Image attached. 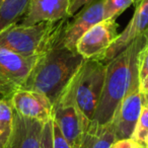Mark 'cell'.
Instances as JSON below:
<instances>
[{
  "label": "cell",
  "instance_id": "obj_1",
  "mask_svg": "<svg viewBox=\"0 0 148 148\" xmlns=\"http://www.w3.org/2000/svg\"><path fill=\"white\" fill-rule=\"evenodd\" d=\"M84 61L78 52L64 45L61 36L51 48L37 58L23 88L42 93L53 105Z\"/></svg>",
  "mask_w": 148,
  "mask_h": 148
},
{
  "label": "cell",
  "instance_id": "obj_2",
  "mask_svg": "<svg viewBox=\"0 0 148 148\" xmlns=\"http://www.w3.org/2000/svg\"><path fill=\"white\" fill-rule=\"evenodd\" d=\"M147 43L148 32L132 41L119 55L108 62L103 92L91 124L106 125L112 121L116 110L138 74V55Z\"/></svg>",
  "mask_w": 148,
  "mask_h": 148
},
{
  "label": "cell",
  "instance_id": "obj_3",
  "mask_svg": "<svg viewBox=\"0 0 148 148\" xmlns=\"http://www.w3.org/2000/svg\"><path fill=\"white\" fill-rule=\"evenodd\" d=\"M67 18L42 21L32 25H9L0 32V48L23 57H39L62 36Z\"/></svg>",
  "mask_w": 148,
  "mask_h": 148
},
{
  "label": "cell",
  "instance_id": "obj_4",
  "mask_svg": "<svg viewBox=\"0 0 148 148\" xmlns=\"http://www.w3.org/2000/svg\"><path fill=\"white\" fill-rule=\"evenodd\" d=\"M108 62L85 60L74 76V99L86 122L91 125L103 92Z\"/></svg>",
  "mask_w": 148,
  "mask_h": 148
},
{
  "label": "cell",
  "instance_id": "obj_5",
  "mask_svg": "<svg viewBox=\"0 0 148 148\" xmlns=\"http://www.w3.org/2000/svg\"><path fill=\"white\" fill-rule=\"evenodd\" d=\"M52 117L61 133L73 148H79L83 137L90 127L74 99V77L53 103Z\"/></svg>",
  "mask_w": 148,
  "mask_h": 148
},
{
  "label": "cell",
  "instance_id": "obj_6",
  "mask_svg": "<svg viewBox=\"0 0 148 148\" xmlns=\"http://www.w3.org/2000/svg\"><path fill=\"white\" fill-rule=\"evenodd\" d=\"M38 57H23L0 48V99L10 101L16 90L23 88Z\"/></svg>",
  "mask_w": 148,
  "mask_h": 148
},
{
  "label": "cell",
  "instance_id": "obj_7",
  "mask_svg": "<svg viewBox=\"0 0 148 148\" xmlns=\"http://www.w3.org/2000/svg\"><path fill=\"white\" fill-rule=\"evenodd\" d=\"M143 103V95L139 90L138 74L131 87L116 110L111 123L115 132L116 140L130 139L140 117Z\"/></svg>",
  "mask_w": 148,
  "mask_h": 148
},
{
  "label": "cell",
  "instance_id": "obj_8",
  "mask_svg": "<svg viewBox=\"0 0 148 148\" xmlns=\"http://www.w3.org/2000/svg\"><path fill=\"white\" fill-rule=\"evenodd\" d=\"M116 19H103L88 29L76 43V51L85 60H97L118 38Z\"/></svg>",
  "mask_w": 148,
  "mask_h": 148
},
{
  "label": "cell",
  "instance_id": "obj_9",
  "mask_svg": "<svg viewBox=\"0 0 148 148\" xmlns=\"http://www.w3.org/2000/svg\"><path fill=\"white\" fill-rule=\"evenodd\" d=\"M103 0H97L81 9L75 14L71 23H66L64 27L62 41L63 44L72 51H76L78 40L95 25L103 21Z\"/></svg>",
  "mask_w": 148,
  "mask_h": 148
},
{
  "label": "cell",
  "instance_id": "obj_10",
  "mask_svg": "<svg viewBox=\"0 0 148 148\" xmlns=\"http://www.w3.org/2000/svg\"><path fill=\"white\" fill-rule=\"evenodd\" d=\"M148 32V0H142L135 7L133 17L126 29L119 34L113 45L97 60L109 62L119 55L127 46H129L138 37Z\"/></svg>",
  "mask_w": 148,
  "mask_h": 148
},
{
  "label": "cell",
  "instance_id": "obj_11",
  "mask_svg": "<svg viewBox=\"0 0 148 148\" xmlns=\"http://www.w3.org/2000/svg\"><path fill=\"white\" fill-rule=\"evenodd\" d=\"M10 103L13 111L21 117L46 122L52 118L53 105L44 95L21 88L12 95Z\"/></svg>",
  "mask_w": 148,
  "mask_h": 148
},
{
  "label": "cell",
  "instance_id": "obj_12",
  "mask_svg": "<svg viewBox=\"0 0 148 148\" xmlns=\"http://www.w3.org/2000/svg\"><path fill=\"white\" fill-rule=\"evenodd\" d=\"M70 0H31L21 25L58 21L69 17Z\"/></svg>",
  "mask_w": 148,
  "mask_h": 148
},
{
  "label": "cell",
  "instance_id": "obj_13",
  "mask_svg": "<svg viewBox=\"0 0 148 148\" xmlns=\"http://www.w3.org/2000/svg\"><path fill=\"white\" fill-rule=\"evenodd\" d=\"M44 123L21 117L13 111V131L7 148H41Z\"/></svg>",
  "mask_w": 148,
  "mask_h": 148
},
{
  "label": "cell",
  "instance_id": "obj_14",
  "mask_svg": "<svg viewBox=\"0 0 148 148\" xmlns=\"http://www.w3.org/2000/svg\"><path fill=\"white\" fill-rule=\"evenodd\" d=\"M115 141V132L111 122L106 125L91 124L79 148H112Z\"/></svg>",
  "mask_w": 148,
  "mask_h": 148
},
{
  "label": "cell",
  "instance_id": "obj_15",
  "mask_svg": "<svg viewBox=\"0 0 148 148\" xmlns=\"http://www.w3.org/2000/svg\"><path fill=\"white\" fill-rule=\"evenodd\" d=\"M31 0H1L0 1V32L14 25L27 11Z\"/></svg>",
  "mask_w": 148,
  "mask_h": 148
},
{
  "label": "cell",
  "instance_id": "obj_16",
  "mask_svg": "<svg viewBox=\"0 0 148 148\" xmlns=\"http://www.w3.org/2000/svg\"><path fill=\"white\" fill-rule=\"evenodd\" d=\"M13 131V109L9 101L0 99V148H7Z\"/></svg>",
  "mask_w": 148,
  "mask_h": 148
},
{
  "label": "cell",
  "instance_id": "obj_17",
  "mask_svg": "<svg viewBox=\"0 0 148 148\" xmlns=\"http://www.w3.org/2000/svg\"><path fill=\"white\" fill-rule=\"evenodd\" d=\"M148 135V99L145 95H143V103L142 110L138 122L136 124L135 130L131 136V139L135 143L143 145L144 140Z\"/></svg>",
  "mask_w": 148,
  "mask_h": 148
},
{
  "label": "cell",
  "instance_id": "obj_18",
  "mask_svg": "<svg viewBox=\"0 0 148 148\" xmlns=\"http://www.w3.org/2000/svg\"><path fill=\"white\" fill-rule=\"evenodd\" d=\"M137 68L139 90L142 95H148V43L138 55Z\"/></svg>",
  "mask_w": 148,
  "mask_h": 148
},
{
  "label": "cell",
  "instance_id": "obj_19",
  "mask_svg": "<svg viewBox=\"0 0 148 148\" xmlns=\"http://www.w3.org/2000/svg\"><path fill=\"white\" fill-rule=\"evenodd\" d=\"M135 0H103V19H116Z\"/></svg>",
  "mask_w": 148,
  "mask_h": 148
},
{
  "label": "cell",
  "instance_id": "obj_20",
  "mask_svg": "<svg viewBox=\"0 0 148 148\" xmlns=\"http://www.w3.org/2000/svg\"><path fill=\"white\" fill-rule=\"evenodd\" d=\"M41 148H54L53 146V118L44 123L41 137Z\"/></svg>",
  "mask_w": 148,
  "mask_h": 148
},
{
  "label": "cell",
  "instance_id": "obj_21",
  "mask_svg": "<svg viewBox=\"0 0 148 148\" xmlns=\"http://www.w3.org/2000/svg\"><path fill=\"white\" fill-rule=\"evenodd\" d=\"M53 146L54 148H73L68 143L67 140L65 139L63 134L60 131L57 123L54 120H53Z\"/></svg>",
  "mask_w": 148,
  "mask_h": 148
},
{
  "label": "cell",
  "instance_id": "obj_22",
  "mask_svg": "<svg viewBox=\"0 0 148 148\" xmlns=\"http://www.w3.org/2000/svg\"><path fill=\"white\" fill-rule=\"evenodd\" d=\"M95 0H70V7H69V17H72L77 12L83 9L85 6L89 5Z\"/></svg>",
  "mask_w": 148,
  "mask_h": 148
},
{
  "label": "cell",
  "instance_id": "obj_23",
  "mask_svg": "<svg viewBox=\"0 0 148 148\" xmlns=\"http://www.w3.org/2000/svg\"><path fill=\"white\" fill-rule=\"evenodd\" d=\"M134 146H135V142L130 138V139L116 140L112 148H134Z\"/></svg>",
  "mask_w": 148,
  "mask_h": 148
},
{
  "label": "cell",
  "instance_id": "obj_24",
  "mask_svg": "<svg viewBox=\"0 0 148 148\" xmlns=\"http://www.w3.org/2000/svg\"><path fill=\"white\" fill-rule=\"evenodd\" d=\"M143 145L145 146L146 148H148V135H147V137L145 138V140H144V143H143Z\"/></svg>",
  "mask_w": 148,
  "mask_h": 148
},
{
  "label": "cell",
  "instance_id": "obj_25",
  "mask_svg": "<svg viewBox=\"0 0 148 148\" xmlns=\"http://www.w3.org/2000/svg\"><path fill=\"white\" fill-rule=\"evenodd\" d=\"M134 148H146V147L144 145H141V144L135 143V146H134Z\"/></svg>",
  "mask_w": 148,
  "mask_h": 148
},
{
  "label": "cell",
  "instance_id": "obj_26",
  "mask_svg": "<svg viewBox=\"0 0 148 148\" xmlns=\"http://www.w3.org/2000/svg\"><path fill=\"white\" fill-rule=\"evenodd\" d=\"M141 1H142V0H135V2H134V4H135V7L137 6V5L139 4V3L141 2Z\"/></svg>",
  "mask_w": 148,
  "mask_h": 148
},
{
  "label": "cell",
  "instance_id": "obj_27",
  "mask_svg": "<svg viewBox=\"0 0 148 148\" xmlns=\"http://www.w3.org/2000/svg\"><path fill=\"white\" fill-rule=\"evenodd\" d=\"M146 95V97H147V99H148V95Z\"/></svg>",
  "mask_w": 148,
  "mask_h": 148
},
{
  "label": "cell",
  "instance_id": "obj_28",
  "mask_svg": "<svg viewBox=\"0 0 148 148\" xmlns=\"http://www.w3.org/2000/svg\"><path fill=\"white\" fill-rule=\"evenodd\" d=\"M0 1H1V0H0Z\"/></svg>",
  "mask_w": 148,
  "mask_h": 148
}]
</instances>
